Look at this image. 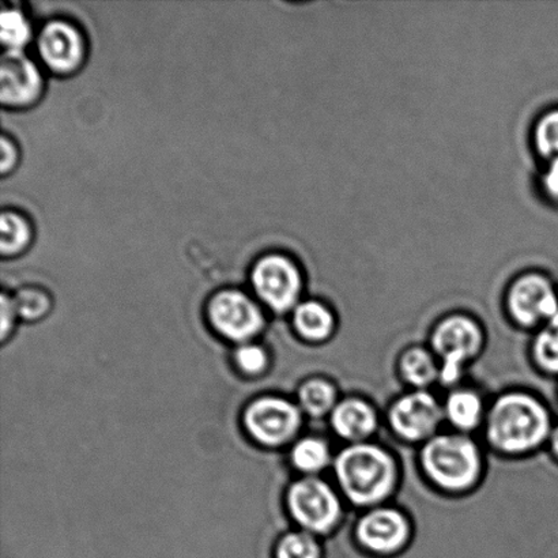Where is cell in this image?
<instances>
[{"instance_id": "cell-10", "label": "cell", "mask_w": 558, "mask_h": 558, "mask_svg": "<svg viewBox=\"0 0 558 558\" xmlns=\"http://www.w3.org/2000/svg\"><path fill=\"white\" fill-rule=\"evenodd\" d=\"M43 92L37 65L22 51L5 49L0 63V100L8 107H26Z\"/></svg>"}, {"instance_id": "cell-7", "label": "cell", "mask_w": 558, "mask_h": 558, "mask_svg": "<svg viewBox=\"0 0 558 558\" xmlns=\"http://www.w3.org/2000/svg\"><path fill=\"white\" fill-rule=\"evenodd\" d=\"M289 507L295 521L312 532H327L338 521L339 502L333 492L319 480L306 478L293 485Z\"/></svg>"}, {"instance_id": "cell-22", "label": "cell", "mask_w": 558, "mask_h": 558, "mask_svg": "<svg viewBox=\"0 0 558 558\" xmlns=\"http://www.w3.org/2000/svg\"><path fill=\"white\" fill-rule=\"evenodd\" d=\"M293 463L304 472H317L328 462V448L322 440L305 439L294 447Z\"/></svg>"}, {"instance_id": "cell-24", "label": "cell", "mask_w": 558, "mask_h": 558, "mask_svg": "<svg viewBox=\"0 0 558 558\" xmlns=\"http://www.w3.org/2000/svg\"><path fill=\"white\" fill-rule=\"evenodd\" d=\"M16 314L25 319H37L47 314L49 310V298L47 293L37 288L21 289L13 300Z\"/></svg>"}, {"instance_id": "cell-6", "label": "cell", "mask_w": 558, "mask_h": 558, "mask_svg": "<svg viewBox=\"0 0 558 558\" xmlns=\"http://www.w3.org/2000/svg\"><path fill=\"white\" fill-rule=\"evenodd\" d=\"M209 316L213 326L232 341H247L264 326L258 305L239 290L217 293L210 301Z\"/></svg>"}, {"instance_id": "cell-21", "label": "cell", "mask_w": 558, "mask_h": 558, "mask_svg": "<svg viewBox=\"0 0 558 558\" xmlns=\"http://www.w3.org/2000/svg\"><path fill=\"white\" fill-rule=\"evenodd\" d=\"M535 357L544 369L558 374V314L539 332L535 341Z\"/></svg>"}, {"instance_id": "cell-18", "label": "cell", "mask_w": 558, "mask_h": 558, "mask_svg": "<svg viewBox=\"0 0 558 558\" xmlns=\"http://www.w3.org/2000/svg\"><path fill=\"white\" fill-rule=\"evenodd\" d=\"M447 415L458 428L472 429L477 425L481 415V401L469 391L452 393L447 403Z\"/></svg>"}, {"instance_id": "cell-12", "label": "cell", "mask_w": 558, "mask_h": 558, "mask_svg": "<svg viewBox=\"0 0 558 558\" xmlns=\"http://www.w3.org/2000/svg\"><path fill=\"white\" fill-rule=\"evenodd\" d=\"M441 410L429 393H412L398 401L391 410L393 428L407 439L420 440L436 429Z\"/></svg>"}, {"instance_id": "cell-15", "label": "cell", "mask_w": 558, "mask_h": 558, "mask_svg": "<svg viewBox=\"0 0 558 558\" xmlns=\"http://www.w3.org/2000/svg\"><path fill=\"white\" fill-rule=\"evenodd\" d=\"M294 323L301 336L314 339V341L328 337L332 330L330 312L316 301H306L299 305L295 310Z\"/></svg>"}, {"instance_id": "cell-27", "label": "cell", "mask_w": 558, "mask_h": 558, "mask_svg": "<svg viewBox=\"0 0 558 558\" xmlns=\"http://www.w3.org/2000/svg\"><path fill=\"white\" fill-rule=\"evenodd\" d=\"M0 146H2V161H0V167H2V173L5 174L15 167L19 155H16L13 141L5 138L4 135L2 136V144H0Z\"/></svg>"}, {"instance_id": "cell-11", "label": "cell", "mask_w": 558, "mask_h": 558, "mask_svg": "<svg viewBox=\"0 0 558 558\" xmlns=\"http://www.w3.org/2000/svg\"><path fill=\"white\" fill-rule=\"evenodd\" d=\"M510 310L522 325L550 320L558 314V299L554 284L539 275L518 279L510 293Z\"/></svg>"}, {"instance_id": "cell-17", "label": "cell", "mask_w": 558, "mask_h": 558, "mask_svg": "<svg viewBox=\"0 0 558 558\" xmlns=\"http://www.w3.org/2000/svg\"><path fill=\"white\" fill-rule=\"evenodd\" d=\"M32 29L29 21L22 11L16 9H4L0 14V40L5 49L22 51V48L29 43Z\"/></svg>"}, {"instance_id": "cell-26", "label": "cell", "mask_w": 558, "mask_h": 558, "mask_svg": "<svg viewBox=\"0 0 558 558\" xmlns=\"http://www.w3.org/2000/svg\"><path fill=\"white\" fill-rule=\"evenodd\" d=\"M236 360L240 368L248 372V374H258L267 363L264 350L258 347H251V344L240 348Z\"/></svg>"}, {"instance_id": "cell-25", "label": "cell", "mask_w": 558, "mask_h": 558, "mask_svg": "<svg viewBox=\"0 0 558 558\" xmlns=\"http://www.w3.org/2000/svg\"><path fill=\"white\" fill-rule=\"evenodd\" d=\"M277 558H320L319 545L311 535L290 534L278 545Z\"/></svg>"}, {"instance_id": "cell-3", "label": "cell", "mask_w": 558, "mask_h": 558, "mask_svg": "<svg viewBox=\"0 0 558 558\" xmlns=\"http://www.w3.org/2000/svg\"><path fill=\"white\" fill-rule=\"evenodd\" d=\"M423 461L426 473L446 489L468 488L480 474L477 447L462 436L435 437L425 447Z\"/></svg>"}, {"instance_id": "cell-4", "label": "cell", "mask_w": 558, "mask_h": 558, "mask_svg": "<svg viewBox=\"0 0 558 558\" xmlns=\"http://www.w3.org/2000/svg\"><path fill=\"white\" fill-rule=\"evenodd\" d=\"M253 287L270 308L284 312L295 304L301 290L298 267L287 256L269 254L262 256L251 272Z\"/></svg>"}, {"instance_id": "cell-19", "label": "cell", "mask_w": 558, "mask_h": 558, "mask_svg": "<svg viewBox=\"0 0 558 558\" xmlns=\"http://www.w3.org/2000/svg\"><path fill=\"white\" fill-rule=\"evenodd\" d=\"M402 372L407 380L415 386L428 385L436 376L434 359L423 349L410 350L402 360Z\"/></svg>"}, {"instance_id": "cell-30", "label": "cell", "mask_w": 558, "mask_h": 558, "mask_svg": "<svg viewBox=\"0 0 558 558\" xmlns=\"http://www.w3.org/2000/svg\"><path fill=\"white\" fill-rule=\"evenodd\" d=\"M551 445H554V451L558 457V426L555 430L554 437H551Z\"/></svg>"}, {"instance_id": "cell-13", "label": "cell", "mask_w": 558, "mask_h": 558, "mask_svg": "<svg viewBox=\"0 0 558 558\" xmlns=\"http://www.w3.org/2000/svg\"><path fill=\"white\" fill-rule=\"evenodd\" d=\"M408 538V523L401 513L377 510L368 513L359 524V539L376 554L388 555L398 550Z\"/></svg>"}, {"instance_id": "cell-8", "label": "cell", "mask_w": 558, "mask_h": 558, "mask_svg": "<svg viewBox=\"0 0 558 558\" xmlns=\"http://www.w3.org/2000/svg\"><path fill=\"white\" fill-rule=\"evenodd\" d=\"M38 53L48 69L59 74L73 73L85 58L81 32L65 21H49L37 37Z\"/></svg>"}, {"instance_id": "cell-1", "label": "cell", "mask_w": 558, "mask_h": 558, "mask_svg": "<svg viewBox=\"0 0 558 558\" xmlns=\"http://www.w3.org/2000/svg\"><path fill=\"white\" fill-rule=\"evenodd\" d=\"M549 425L543 404L523 393H511L499 399L492 410L489 439L505 451L530 450L548 436Z\"/></svg>"}, {"instance_id": "cell-14", "label": "cell", "mask_w": 558, "mask_h": 558, "mask_svg": "<svg viewBox=\"0 0 558 558\" xmlns=\"http://www.w3.org/2000/svg\"><path fill=\"white\" fill-rule=\"evenodd\" d=\"M333 429L344 439L357 440L374 432L376 417L374 410L361 401H347L332 414Z\"/></svg>"}, {"instance_id": "cell-16", "label": "cell", "mask_w": 558, "mask_h": 558, "mask_svg": "<svg viewBox=\"0 0 558 558\" xmlns=\"http://www.w3.org/2000/svg\"><path fill=\"white\" fill-rule=\"evenodd\" d=\"M32 229L26 218L4 210L0 217V253L11 256L22 253L31 243Z\"/></svg>"}, {"instance_id": "cell-9", "label": "cell", "mask_w": 558, "mask_h": 558, "mask_svg": "<svg viewBox=\"0 0 558 558\" xmlns=\"http://www.w3.org/2000/svg\"><path fill=\"white\" fill-rule=\"evenodd\" d=\"M245 424L256 440L267 446L288 441L300 425L299 410L278 398H264L251 404Z\"/></svg>"}, {"instance_id": "cell-28", "label": "cell", "mask_w": 558, "mask_h": 558, "mask_svg": "<svg viewBox=\"0 0 558 558\" xmlns=\"http://www.w3.org/2000/svg\"><path fill=\"white\" fill-rule=\"evenodd\" d=\"M15 306L13 300H9L8 295H2V337H5V333L10 330L11 323H13V317L15 314Z\"/></svg>"}, {"instance_id": "cell-2", "label": "cell", "mask_w": 558, "mask_h": 558, "mask_svg": "<svg viewBox=\"0 0 558 558\" xmlns=\"http://www.w3.org/2000/svg\"><path fill=\"white\" fill-rule=\"evenodd\" d=\"M393 462L376 446H353L337 459V475L344 494L357 505L385 499L393 485Z\"/></svg>"}, {"instance_id": "cell-29", "label": "cell", "mask_w": 558, "mask_h": 558, "mask_svg": "<svg viewBox=\"0 0 558 558\" xmlns=\"http://www.w3.org/2000/svg\"><path fill=\"white\" fill-rule=\"evenodd\" d=\"M545 185L548 193L558 198V160L551 162L549 171L545 177Z\"/></svg>"}, {"instance_id": "cell-23", "label": "cell", "mask_w": 558, "mask_h": 558, "mask_svg": "<svg viewBox=\"0 0 558 558\" xmlns=\"http://www.w3.org/2000/svg\"><path fill=\"white\" fill-rule=\"evenodd\" d=\"M535 144L541 155L558 160V109L539 120L535 129Z\"/></svg>"}, {"instance_id": "cell-5", "label": "cell", "mask_w": 558, "mask_h": 558, "mask_svg": "<svg viewBox=\"0 0 558 558\" xmlns=\"http://www.w3.org/2000/svg\"><path fill=\"white\" fill-rule=\"evenodd\" d=\"M480 344V328L468 317L452 316L437 327L434 347L442 359V383L450 385L458 379L462 364L478 352Z\"/></svg>"}, {"instance_id": "cell-20", "label": "cell", "mask_w": 558, "mask_h": 558, "mask_svg": "<svg viewBox=\"0 0 558 558\" xmlns=\"http://www.w3.org/2000/svg\"><path fill=\"white\" fill-rule=\"evenodd\" d=\"M300 401L310 414L322 415L331 409L336 391L326 381L311 380L301 387Z\"/></svg>"}]
</instances>
